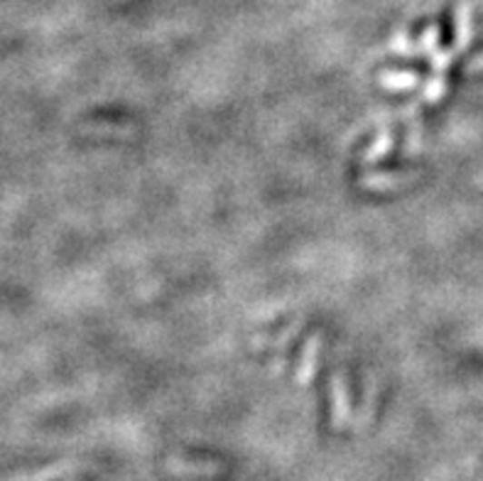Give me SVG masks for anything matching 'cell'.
I'll list each match as a JSON object with an SVG mask.
<instances>
[{
	"instance_id": "9c48e42d",
	"label": "cell",
	"mask_w": 483,
	"mask_h": 481,
	"mask_svg": "<svg viewBox=\"0 0 483 481\" xmlns=\"http://www.w3.org/2000/svg\"><path fill=\"white\" fill-rule=\"evenodd\" d=\"M437 37H439V33L437 30H427V34L419 40V47L418 52L419 54H434V44H437Z\"/></svg>"
},
{
	"instance_id": "277c9868",
	"label": "cell",
	"mask_w": 483,
	"mask_h": 481,
	"mask_svg": "<svg viewBox=\"0 0 483 481\" xmlns=\"http://www.w3.org/2000/svg\"><path fill=\"white\" fill-rule=\"evenodd\" d=\"M474 37V27H471V10L467 5H461L457 10V40H454V52L461 54L471 44Z\"/></svg>"
},
{
	"instance_id": "7a4b0ae2",
	"label": "cell",
	"mask_w": 483,
	"mask_h": 481,
	"mask_svg": "<svg viewBox=\"0 0 483 481\" xmlns=\"http://www.w3.org/2000/svg\"><path fill=\"white\" fill-rule=\"evenodd\" d=\"M331 417H334V427H339V430L351 417V398H349V390H346V381L339 374L331 378Z\"/></svg>"
},
{
	"instance_id": "5b68a950",
	"label": "cell",
	"mask_w": 483,
	"mask_h": 481,
	"mask_svg": "<svg viewBox=\"0 0 483 481\" xmlns=\"http://www.w3.org/2000/svg\"><path fill=\"white\" fill-rule=\"evenodd\" d=\"M418 74H412V72H388V74L380 76V83H383L385 89H393V92H405V89H412L415 83H418Z\"/></svg>"
},
{
	"instance_id": "ba28073f",
	"label": "cell",
	"mask_w": 483,
	"mask_h": 481,
	"mask_svg": "<svg viewBox=\"0 0 483 481\" xmlns=\"http://www.w3.org/2000/svg\"><path fill=\"white\" fill-rule=\"evenodd\" d=\"M457 57V52L449 50V52H434L432 59H429V67H432L434 76H444V72L449 69L451 59Z\"/></svg>"
},
{
	"instance_id": "8992f818",
	"label": "cell",
	"mask_w": 483,
	"mask_h": 481,
	"mask_svg": "<svg viewBox=\"0 0 483 481\" xmlns=\"http://www.w3.org/2000/svg\"><path fill=\"white\" fill-rule=\"evenodd\" d=\"M390 150H393V135L385 131V133L378 135L376 142H373V145H370V148L363 152V162H366V165H370V162H376V160L385 158Z\"/></svg>"
},
{
	"instance_id": "52a82bcc",
	"label": "cell",
	"mask_w": 483,
	"mask_h": 481,
	"mask_svg": "<svg viewBox=\"0 0 483 481\" xmlns=\"http://www.w3.org/2000/svg\"><path fill=\"white\" fill-rule=\"evenodd\" d=\"M447 93V79L444 76H434L432 79L425 83V92H422V96H425L427 101H439Z\"/></svg>"
},
{
	"instance_id": "3957f363",
	"label": "cell",
	"mask_w": 483,
	"mask_h": 481,
	"mask_svg": "<svg viewBox=\"0 0 483 481\" xmlns=\"http://www.w3.org/2000/svg\"><path fill=\"white\" fill-rule=\"evenodd\" d=\"M419 177V170H409V172H380V174H369V177H363L360 180V187H366V190H398L402 184L408 182V180H415Z\"/></svg>"
},
{
	"instance_id": "6da1fadb",
	"label": "cell",
	"mask_w": 483,
	"mask_h": 481,
	"mask_svg": "<svg viewBox=\"0 0 483 481\" xmlns=\"http://www.w3.org/2000/svg\"><path fill=\"white\" fill-rule=\"evenodd\" d=\"M320 351H321V339L320 337H311V339L304 341L302 357H300V364H297V383L300 386H310L317 368H320Z\"/></svg>"
},
{
	"instance_id": "30bf717a",
	"label": "cell",
	"mask_w": 483,
	"mask_h": 481,
	"mask_svg": "<svg viewBox=\"0 0 483 481\" xmlns=\"http://www.w3.org/2000/svg\"><path fill=\"white\" fill-rule=\"evenodd\" d=\"M478 69H483V54H478V57L468 62V72H478Z\"/></svg>"
}]
</instances>
